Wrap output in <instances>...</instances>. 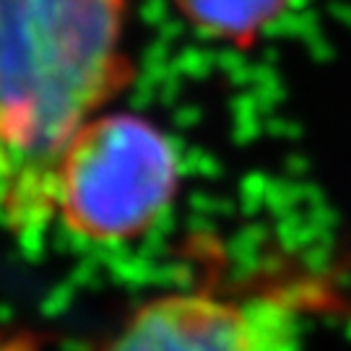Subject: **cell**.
<instances>
[{"label": "cell", "mask_w": 351, "mask_h": 351, "mask_svg": "<svg viewBox=\"0 0 351 351\" xmlns=\"http://www.w3.org/2000/svg\"><path fill=\"white\" fill-rule=\"evenodd\" d=\"M128 0H0V224L55 216V175L81 125L133 78Z\"/></svg>", "instance_id": "1"}, {"label": "cell", "mask_w": 351, "mask_h": 351, "mask_svg": "<svg viewBox=\"0 0 351 351\" xmlns=\"http://www.w3.org/2000/svg\"><path fill=\"white\" fill-rule=\"evenodd\" d=\"M177 185V154L159 128L138 114H94L58 164L55 216L88 242H125L159 221Z\"/></svg>", "instance_id": "2"}, {"label": "cell", "mask_w": 351, "mask_h": 351, "mask_svg": "<svg viewBox=\"0 0 351 351\" xmlns=\"http://www.w3.org/2000/svg\"><path fill=\"white\" fill-rule=\"evenodd\" d=\"M94 351H297V343L274 307L167 294L141 304Z\"/></svg>", "instance_id": "3"}, {"label": "cell", "mask_w": 351, "mask_h": 351, "mask_svg": "<svg viewBox=\"0 0 351 351\" xmlns=\"http://www.w3.org/2000/svg\"><path fill=\"white\" fill-rule=\"evenodd\" d=\"M175 5L198 32L247 47L284 13L289 0H175Z\"/></svg>", "instance_id": "4"}]
</instances>
